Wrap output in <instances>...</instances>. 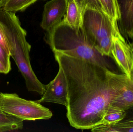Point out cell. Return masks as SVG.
Returning a JSON list of instances; mask_svg holds the SVG:
<instances>
[{
  "mask_svg": "<svg viewBox=\"0 0 133 132\" xmlns=\"http://www.w3.org/2000/svg\"><path fill=\"white\" fill-rule=\"evenodd\" d=\"M67 83V118L71 126L81 130L99 125L111 105L107 69L92 62L53 52Z\"/></svg>",
  "mask_w": 133,
  "mask_h": 132,
  "instance_id": "obj_1",
  "label": "cell"
},
{
  "mask_svg": "<svg viewBox=\"0 0 133 132\" xmlns=\"http://www.w3.org/2000/svg\"><path fill=\"white\" fill-rule=\"evenodd\" d=\"M44 40L53 52L85 60L112 71L107 57L98 51L83 26L77 33L62 19L57 26L47 32Z\"/></svg>",
  "mask_w": 133,
  "mask_h": 132,
  "instance_id": "obj_2",
  "label": "cell"
},
{
  "mask_svg": "<svg viewBox=\"0 0 133 132\" xmlns=\"http://www.w3.org/2000/svg\"><path fill=\"white\" fill-rule=\"evenodd\" d=\"M0 23L6 35L11 56L25 79L28 91L43 95L45 85L39 80L31 66L30 57L31 46L26 40V31L21 26L15 12H1Z\"/></svg>",
  "mask_w": 133,
  "mask_h": 132,
  "instance_id": "obj_3",
  "label": "cell"
},
{
  "mask_svg": "<svg viewBox=\"0 0 133 132\" xmlns=\"http://www.w3.org/2000/svg\"><path fill=\"white\" fill-rule=\"evenodd\" d=\"M114 21L104 12L85 6L82 26L96 49L105 56H111Z\"/></svg>",
  "mask_w": 133,
  "mask_h": 132,
  "instance_id": "obj_4",
  "label": "cell"
},
{
  "mask_svg": "<svg viewBox=\"0 0 133 132\" xmlns=\"http://www.w3.org/2000/svg\"><path fill=\"white\" fill-rule=\"evenodd\" d=\"M0 110L23 121L48 120L52 112L36 101L28 100L16 93H1Z\"/></svg>",
  "mask_w": 133,
  "mask_h": 132,
  "instance_id": "obj_5",
  "label": "cell"
},
{
  "mask_svg": "<svg viewBox=\"0 0 133 132\" xmlns=\"http://www.w3.org/2000/svg\"><path fill=\"white\" fill-rule=\"evenodd\" d=\"M111 95V105L125 110L133 106V78L123 74L107 71Z\"/></svg>",
  "mask_w": 133,
  "mask_h": 132,
  "instance_id": "obj_6",
  "label": "cell"
},
{
  "mask_svg": "<svg viewBox=\"0 0 133 132\" xmlns=\"http://www.w3.org/2000/svg\"><path fill=\"white\" fill-rule=\"evenodd\" d=\"M116 63L128 79L133 76V54L130 43L120 33L117 21H114L111 56Z\"/></svg>",
  "mask_w": 133,
  "mask_h": 132,
  "instance_id": "obj_7",
  "label": "cell"
},
{
  "mask_svg": "<svg viewBox=\"0 0 133 132\" xmlns=\"http://www.w3.org/2000/svg\"><path fill=\"white\" fill-rule=\"evenodd\" d=\"M38 103H56L68 106V90L66 77L63 69L59 66V71L54 79L45 85V91Z\"/></svg>",
  "mask_w": 133,
  "mask_h": 132,
  "instance_id": "obj_8",
  "label": "cell"
},
{
  "mask_svg": "<svg viewBox=\"0 0 133 132\" xmlns=\"http://www.w3.org/2000/svg\"><path fill=\"white\" fill-rule=\"evenodd\" d=\"M69 0H50L44 5L41 23L46 32L57 26L66 14Z\"/></svg>",
  "mask_w": 133,
  "mask_h": 132,
  "instance_id": "obj_9",
  "label": "cell"
},
{
  "mask_svg": "<svg viewBox=\"0 0 133 132\" xmlns=\"http://www.w3.org/2000/svg\"><path fill=\"white\" fill-rule=\"evenodd\" d=\"M119 12L117 21L120 33L125 38L133 40V0H117Z\"/></svg>",
  "mask_w": 133,
  "mask_h": 132,
  "instance_id": "obj_10",
  "label": "cell"
},
{
  "mask_svg": "<svg viewBox=\"0 0 133 132\" xmlns=\"http://www.w3.org/2000/svg\"><path fill=\"white\" fill-rule=\"evenodd\" d=\"M85 7L75 0H69L66 14L63 21L77 33L83 26V15Z\"/></svg>",
  "mask_w": 133,
  "mask_h": 132,
  "instance_id": "obj_11",
  "label": "cell"
},
{
  "mask_svg": "<svg viewBox=\"0 0 133 132\" xmlns=\"http://www.w3.org/2000/svg\"><path fill=\"white\" fill-rule=\"evenodd\" d=\"M84 5L104 12L112 21H118L119 19L117 0H84Z\"/></svg>",
  "mask_w": 133,
  "mask_h": 132,
  "instance_id": "obj_12",
  "label": "cell"
},
{
  "mask_svg": "<svg viewBox=\"0 0 133 132\" xmlns=\"http://www.w3.org/2000/svg\"><path fill=\"white\" fill-rule=\"evenodd\" d=\"M125 110L111 105L104 115L100 124L91 129L92 132H101L107 127L118 124L125 117Z\"/></svg>",
  "mask_w": 133,
  "mask_h": 132,
  "instance_id": "obj_13",
  "label": "cell"
},
{
  "mask_svg": "<svg viewBox=\"0 0 133 132\" xmlns=\"http://www.w3.org/2000/svg\"><path fill=\"white\" fill-rule=\"evenodd\" d=\"M23 127L22 120L0 111V132L21 130Z\"/></svg>",
  "mask_w": 133,
  "mask_h": 132,
  "instance_id": "obj_14",
  "label": "cell"
},
{
  "mask_svg": "<svg viewBox=\"0 0 133 132\" xmlns=\"http://www.w3.org/2000/svg\"><path fill=\"white\" fill-rule=\"evenodd\" d=\"M125 117L116 125L105 128L102 132H133V106L126 110Z\"/></svg>",
  "mask_w": 133,
  "mask_h": 132,
  "instance_id": "obj_15",
  "label": "cell"
},
{
  "mask_svg": "<svg viewBox=\"0 0 133 132\" xmlns=\"http://www.w3.org/2000/svg\"><path fill=\"white\" fill-rule=\"evenodd\" d=\"M38 1L39 0H8L2 9L7 11L14 12L23 11Z\"/></svg>",
  "mask_w": 133,
  "mask_h": 132,
  "instance_id": "obj_16",
  "label": "cell"
},
{
  "mask_svg": "<svg viewBox=\"0 0 133 132\" xmlns=\"http://www.w3.org/2000/svg\"><path fill=\"white\" fill-rule=\"evenodd\" d=\"M11 56L9 55L4 48L0 45V60L5 65L9 71L11 70V62L10 61Z\"/></svg>",
  "mask_w": 133,
  "mask_h": 132,
  "instance_id": "obj_17",
  "label": "cell"
},
{
  "mask_svg": "<svg viewBox=\"0 0 133 132\" xmlns=\"http://www.w3.org/2000/svg\"><path fill=\"white\" fill-rule=\"evenodd\" d=\"M0 45L4 48L7 53L11 56L9 46L4 30L0 23Z\"/></svg>",
  "mask_w": 133,
  "mask_h": 132,
  "instance_id": "obj_18",
  "label": "cell"
},
{
  "mask_svg": "<svg viewBox=\"0 0 133 132\" xmlns=\"http://www.w3.org/2000/svg\"><path fill=\"white\" fill-rule=\"evenodd\" d=\"M9 71L7 69L5 65L0 60V73L7 74L9 73Z\"/></svg>",
  "mask_w": 133,
  "mask_h": 132,
  "instance_id": "obj_19",
  "label": "cell"
},
{
  "mask_svg": "<svg viewBox=\"0 0 133 132\" xmlns=\"http://www.w3.org/2000/svg\"><path fill=\"white\" fill-rule=\"evenodd\" d=\"M8 0H0V8H2Z\"/></svg>",
  "mask_w": 133,
  "mask_h": 132,
  "instance_id": "obj_20",
  "label": "cell"
},
{
  "mask_svg": "<svg viewBox=\"0 0 133 132\" xmlns=\"http://www.w3.org/2000/svg\"><path fill=\"white\" fill-rule=\"evenodd\" d=\"M75 1H77L81 4L83 5L85 7V5H84V0H75Z\"/></svg>",
  "mask_w": 133,
  "mask_h": 132,
  "instance_id": "obj_21",
  "label": "cell"
},
{
  "mask_svg": "<svg viewBox=\"0 0 133 132\" xmlns=\"http://www.w3.org/2000/svg\"><path fill=\"white\" fill-rule=\"evenodd\" d=\"M130 43V46H131V48H132V51L133 54V43ZM132 78H133V76Z\"/></svg>",
  "mask_w": 133,
  "mask_h": 132,
  "instance_id": "obj_22",
  "label": "cell"
},
{
  "mask_svg": "<svg viewBox=\"0 0 133 132\" xmlns=\"http://www.w3.org/2000/svg\"><path fill=\"white\" fill-rule=\"evenodd\" d=\"M0 97H1V93H0ZM0 111H1V110H0Z\"/></svg>",
  "mask_w": 133,
  "mask_h": 132,
  "instance_id": "obj_23",
  "label": "cell"
}]
</instances>
